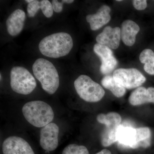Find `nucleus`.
<instances>
[{"instance_id":"nucleus-1","label":"nucleus","mask_w":154,"mask_h":154,"mask_svg":"<svg viewBox=\"0 0 154 154\" xmlns=\"http://www.w3.org/2000/svg\"><path fill=\"white\" fill-rule=\"evenodd\" d=\"M73 46L71 36L67 33H53L44 37L38 45L42 54L47 57L57 58L68 54Z\"/></svg>"},{"instance_id":"nucleus-2","label":"nucleus","mask_w":154,"mask_h":154,"mask_svg":"<svg viewBox=\"0 0 154 154\" xmlns=\"http://www.w3.org/2000/svg\"><path fill=\"white\" fill-rule=\"evenodd\" d=\"M33 74L41 83L42 89L52 95L57 91L60 84L57 70L52 63L44 58H38L32 66Z\"/></svg>"},{"instance_id":"nucleus-3","label":"nucleus","mask_w":154,"mask_h":154,"mask_svg":"<svg viewBox=\"0 0 154 154\" xmlns=\"http://www.w3.org/2000/svg\"><path fill=\"white\" fill-rule=\"evenodd\" d=\"M22 111L26 120L37 128H42L51 123L54 118L52 107L43 101L27 102L22 107Z\"/></svg>"},{"instance_id":"nucleus-4","label":"nucleus","mask_w":154,"mask_h":154,"mask_svg":"<svg viewBox=\"0 0 154 154\" xmlns=\"http://www.w3.org/2000/svg\"><path fill=\"white\" fill-rule=\"evenodd\" d=\"M74 84L77 94L86 102H97L105 96V91L101 86L86 75L78 77Z\"/></svg>"},{"instance_id":"nucleus-5","label":"nucleus","mask_w":154,"mask_h":154,"mask_svg":"<svg viewBox=\"0 0 154 154\" xmlns=\"http://www.w3.org/2000/svg\"><path fill=\"white\" fill-rule=\"evenodd\" d=\"M11 86L13 91L17 94L28 95L36 87L35 78L25 68L14 67L11 72Z\"/></svg>"},{"instance_id":"nucleus-6","label":"nucleus","mask_w":154,"mask_h":154,"mask_svg":"<svg viewBox=\"0 0 154 154\" xmlns=\"http://www.w3.org/2000/svg\"><path fill=\"white\" fill-rule=\"evenodd\" d=\"M113 77L116 82L129 90L139 87L146 81L144 76L135 68L117 69Z\"/></svg>"},{"instance_id":"nucleus-7","label":"nucleus","mask_w":154,"mask_h":154,"mask_svg":"<svg viewBox=\"0 0 154 154\" xmlns=\"http://www.w3.org/2000/svg\"><path fill=\"white\" fill-rule=\"evenodd\" d=\"M59 128L55 123H51L45 125L40 132V144L43 149L53 151L57 147Z\"/></svg>"},{"instance_id":"nucleus-8","label":"nucleus","mask_w":154,"mask_h":154,"mask_svg":"<svg viewBox=\"0 0 154 154\" xmlns=\"http://www.w3.org/2000/svg\"><path fill=\"white\" fill-rule=\"evenodd\" d=\"M94 52L101 59L100 71L103 75L110 73L117 65L118 61L114 57L112 50L103 45L96 43L94 47Z\"/></svg>"},{"instance_id":"nucleus-9","label":"nucleus","mask_w":154,"mask_h":154,"mask_svg":"<svg viewBox=\"0 0 154 154\" xmlns=\"http://www.w3.org/2000/svg\"><path fill=\"white\" fill-rule=\"evenodd\" d=\"M2 151L4 154H35L26 140L17 136L10 137L5 140Z\"/></svg>"},{"instance_id":"nucleus-10","label":"nucleus","mask_w":154,"mask_h":154,"mask_svg":"<svg viewBox=\"0 0 154 154\" xmlns=\"http://www.w3.org/2000/svg\"><path fill=\"white\" fill-rule=\"evenodd\" d=\"M117 141L125 147L136 149L139 148L137 128L120 125L117 134Z\"/></svg>"},{"instance_id":"nucleus-11","label":"nucleus","mask_w":154,"mask_h":154,"mask_svg":"<svg viewBox=\"0 0 154 154\" xmlns=\"http://www.w3.org/2000/svg\"><path fill=\"white\" fill-rule=\"evenodd\" d=\"M121 30L119 27H105L102 33L96 38L97 43L105 45L109 48L116 49L119 47L121 38Z\"/></svg>"},{"instance_id":"nucleus-12","label":"nucleus","mask_w":154,"mask_h":154,"mask_svg":"<svg viewBox=\"0 0 154 154\" xmlns=\"http://www.w3.org/2000/svg\"><path fill=\"white\" fill-rule=\"evenodd\" d=\"M26 14L21 9H17L9 16L6 21L8 33L11 36L19 35L24 28Z\"/></svg>"},{"instance_id":"nucleus-13","label":"nucleus","mask_w":154,"mask_h":154,"mask_svg":"<svg viewBox=\"0 0 154 154\" xmlns=\"http://www.w3.org/2000/svg\"><path fill=\"white\" fill-rule=\"evenodd\" d=\"M110 11L111 9L109 6L104 5L99 9L96 14L88 15L86 20L90 24L91 30H99L110 22Z\"/></svg>"},{"instance_id":"nucleus-14","label":"nucleus","mask_w":154,"mask_h":154,"mask_svg":"<svg viewBox=\"0 0 154 154\" xmlns=\"http://www.w3.org/2000/svg\"><path fill=\"white\" fill-rule=\"evenodd\" d=\"M128 101L133 106H138L148 103H154V88L144 87L137 88L130 96Z\"/></svg>"},{"instance_id":"nucleus-15","label":"nucleus","mask_w":154,"mask_h":154,"mask_svg":"<svg viewBox=\"0 0 154 154\" xmlns=\"http://www.w3.org/2000/svg\"><path fill=\"white\" fill-rule=\"evenodd\" d=\"M121 38L125 44L128 46L133 45L136 36L140 30L139 26L132 20H126L122 25Z\"/></svg>"},{"instance_id":"nucleus-16","label":"nucleus","mask_w":154,"mask_h":154,"mask_svg":"<svg viewBox=\"0 0 154 154\" xmlns=\"http://www.w3.org/2000/svg\"><path fill=\"white\" fill-rule=\"evenodd\" d=\"M102 85L112 92L113 95L116 97H122L125 93L126 90L114 79L113 77L107 75L104 77L101 81Z\"/></svg>"},{"instance_id":"nucleus-17","label":"nucleus","mask_w":154,"mask_h":154,"mask_svg":"<svg viewBox=\"0 0 154 154\" xmlns=\"http://www.w3.org/2000/svg\"><path fill=\"white\" fill-rule=\"evenodd\" d=\"M96 119L99 123L110 127L120 126L122 121L121 116L115 112H110L107 114L100 113L97 116Z\"/></svg>"},{"instance_id":"nucleus-18","label":"nucleus","mask_w":154,"mask_h":154,"mask_svg":"<svg viewBox=\"0 0 154 154\" xmlns=\"http://www.w3.org/2000/svg\"><path fill=\"white\" fill-rule=\"evenodd\" d=\"M141 63L144 64V69L150 75H154V52L151 49H146L141 53L139 57Z\"/></svg>"},{"instance_id":"nucleus-19","label":"nucleus","mask_w":154,"mask_h":154,"mask_svg":"<svg viewBox=\"0 0 154 154\" xmlns=\"http://www.w3.org/2000/svg\"><path fill=\"white\" fill-rule=\"evenodd\" d=\"M119 126L105 127L101 136V143L103 146H109L117 141V134Z\"/></svg>"},{"instance_id":"nucleus-20","label":"nucleus","mask_w":154,"mask_h":154,"mask_svg":"<svg viewBox=\"0 0 154 154\" xmlns=\"http://www.w3.org/2000/svg\"><path fill=\"white\" fill-rule=\"evenodd\" d=\"M62 154H90L85 146L71 144L65 148Z\"/></svg>"},{"instance_id":"nucleus-21","label":"nucleus","mask_w":154,"mask_h":154,"mask_svg":"<svg viewBox=\"0 0 154 154\" xmlns=\"http://www.w3.org/2000/svg\"><path fill=\"white\" fill-rule=\"evenodd\" d=\"M40 9L47 18H50L53 15L52 4L48 0H42L40 2Z\"/></svg>"},{"instance_id":"nucleus-22","label":"nucleus","mask_w":154,"mask_h":154,"mask_svg":"<svg viewBox=\"0 0 154 154\" xmlns=\"http://www.w3.org/2000/svg\"><path fill=\"white\" fill-rule=\"evenodd\" d=\"M40 9V2L37 0H33V2L29 3L27 6V12L29 17H35L38 10Z\"/></svg>"},{"instance_id":"nucleus-23","label":"nucleus","mask_w":154,"mask_h":154,"mask_svg":"<svg viewBox=\"0 0 154 154\" xmlns=\"http://www.w3.org/2000/svg\"><path fill=\"white\" fill-rule=\"evenodd\" d=\"M132 3L135 8L138 11L145 10L147 6V1L146 0H134Z\"/></svg>"},{"instance_id":"nucleus-24","label":"nucleus","mask_w":154,"mask_h":154,"mask_svg":"<svg viewBox=\"0 0 154 154\" xmlns=\"http://www.w3.org/2000/svg\"><path fill=\"white\" fill-rule=\"evenodd\" d=\"M53 10L57 13H60L63 9V4L62 2H59L57 0H53L52 1Z\"/></svg>"},{"instance_id":"nucleus-25","label":"nucleus","mask_w":154,"mask_h":154,"mask_svg":"<svg viewBox=\"0 0 154 154\" xmlns=\"http://www.w3.org/2000/svg\"><path fill=\"white\" fill-rule=\"evenodd\" d=\"M96 154H111V152L109 150L107 149H104L102 150L101 151L97 153Z\"/></svg>"},{"instance_id":"nucleus-26","label":"nucleus","mask_w":154,"mask_h":154,"mask_svg":"<svg viewBox=\"0 0 154 154\" xmlns=\"http://www.w3.org/2000/svg\"><path fill=\"white\" fill-rule=\"evenodd\" d=\"M63 3H67V4H71V3L74 2V1L73 0H63L61 1Z\"/></svg>"},{"instance_id":"nucleus-27","label":"nucleus","mask_w":154,"mask_h":154,"mask_svg":"<svg viewBox=\"0 0 154 154\" xmlns=\"http://www.w3.org/2000/svg\"><path fill=\"white\" fill-rule=\"evenodd\" d=\"M33 0H26V1H25V2L27 3H31V2H33Z\"/></svg>"},{"instance_id":"nucleus-28","label":"nucleus","mask_w":154,"mask_h":154,"mask_svg":"<svg viewBox=\"0 0 154 154\" xmlns=\"http://www.w3.org/2000/svg\"><path fill=\"white\" fill-rule=\"evenodd\" d=\"M117 1V2H122V0H117V1Z\"/></svg>"},{"instance_id":"nucleus-29","label":"nucleus","mask_w":154,"mask_h":154,"mask_svg":"<svg viewBox=\"0 0 154 154\" xmlns=\"http://www.w3.org/2000/svg\"><path fill=\"white\" fill-rule=\"evenodd\" d=\"M2 74H1V80H2Z\"/></svg>"}]
</instances>
